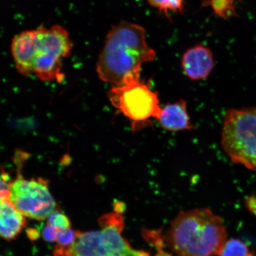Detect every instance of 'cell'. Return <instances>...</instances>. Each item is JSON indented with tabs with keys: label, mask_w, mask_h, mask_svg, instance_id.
<instances>
[{
	"label": "cell",
	"mask_w": 256,
	"mask_h": 256,
	"mask_svg": "<svg viewBox=\"0 0 256 256\" xmlns=\"http://www.w3.org/2000/svg\"><path fill=\"white\" fill-rule=\"evenodd\" d=\"M156 56V51L146 42L145 28L122 22L108 32L96 70L104 82L120 86L140 78L143 64Z\"/></svg>",
	"instance_id": "obj_1"
},
{
	"label": "cell",
	"mask_w": 256,
	"mask_h": 256,
	"mask_svg": "<svg viewBox=\"0 0 256 256\" xmlns=\"http://www.w3.org/2000/svg\"><path fill=\"white\" fill-rule=\"evenodd\" d=\"M226 238L222 219L206 208L179 214L162 238L178 256H218Z\"/></svg>",
	"instance_id": "obj_2"
},
{
	"label": "cell",
	"mask_w": 256,
	"mask_h": 256,
	"mask_svg": "<svg viewBox=\"0 0 256 256\" xmlns=\"http://www.w3.org/2000/svg\"><path fill=\"white\" fill-rule=\"evenodd\" d=\"M100 229L88 232H78L72 245H56L54 256H150L148 252L134 248L122 236L124 217L114 212L105 214L99 219Z\"/></svg>",
	"instance_id": "obj_3"
},
{
	"label": "cell",
	"mask_w": 256,
	"mask_h": 256,
	"mask_svg": "<svg viewBox=\"0 0 256 256\" xmlns=\"http://www.w3.org/2000/svg\"><path fill=\"white\" fill-rule=\"evenodd\" d=\"M73 48L68 32L60 25L43 26L19 34L12 40L11 52L16 68L22 75L33 73L34 64L39 60H62Z\"/></svg>",
	"instance_id": "obj_4"
},
{
	"label": "cell",
	"mask_w": 256,
	"mask_h": 256,
	"mask_svg": "<svg viewBox=\"0 0 256 256\" xmlns=\"http://www.w3.org/2000/svg\"><path fill=\"white\" fill-rule=\"evenodd\" d=\"M222 146L232 162L256 172V106L226 112Z\"/></svg>",
	"instance_id": "obj_5"
},
{
	"label": "cell",
	"mask_w": 256,
	"mask_h": 256,
	"mask_svg": "<svg viewBox=\"0 0 256 256\" xmlns=\"http://www.w3.org/2000/svg\"><path fill=\"white\" fill-rule=\"evenodd\" d=\"M108 95L114 106L130 120L134 130L150 126L151 119L158 120L161 114L158 92L140 78L114 86Z\"/></svg>",
	"instance_id": "obj_6"
},
{
	"label": "cell",
	"mask_w": 256,
	"mask_h": 256,
	"mask_svg": "<svg viewBox=\"0 0 256 256\" xmlns=\"http://www.w3.org/2000/svg\"><path fill=\"white\" fill-rule=\"evenodd\" d=\"M12 202L25 217L37 220L48 218L57 210L48 182L41 178H24L18 174L10 187Z\"/></svg>",
	"instance_id": "obj_7"
},
{
	"label": "cell",
	"mask_w": 256,
	"mask_h": 256,
	"mask_svg": "<svg viewBox=\"0 0 256 256\" xmlns=\"http://www.w3.org/2000/svg\"><path fill=\"white\" fill-rule=\"evenodd\" d=\"M215 66L212 51L202 44L188 49L182 57V67L186 76L192 80L206 79Z\"/></svg>",
	"instance_id": "obj_8"
},
{
	"label": "cell",
	"mask_w": 256,
	"mask_h": 256,
	"mask_svg": "<svg viewBox=\"0 0 256 256\" xmlns=\"http://www.w3.org/2000/svg\"><path fill=\"white\" fill-rule=\"evenodd\" d=\"M25 216L12 202L10 195L1 194L0 204V235L10 241L17 238L26 226Z\"/></svg>",
	"instance_id": "obj_9"
},
{
	"label": "cell",
	"mask_w": 256,
	"mask_h": 256,
	"mask_svg": "<svg viewBox=\"0 0 256 256\" xmlns=\"http://www.w3.org/2000/svg\"><path fill=\"white\" fill-rule=\"evenodd\" d=\"M158 120L163 129L172 132L191 130L194 128L188 112L186 102L184 99L162 108Z\"/></svg>",
	"instance_id": "obj_10"
},
{
	"label": "cell",
	"mask_w": 256,
	"mask_h": 256,
	"mask_svg": "<svg viewBox=\"0 0 256 256\" xmlns=\"http://www.w3.org/2000/svg\"><path fill=\"white\" fill-rule=\"evenodd\" d=\"M240 0H203L202 7L210 8L214 14L224 19L236 17V2Z\"/></svg>",
	"instance_id": "obj_11"
},
{
	"label": "cell",
	"mask_w": 256,
	"mask_h": 256,
	"mask_svg": "<svg viewBox=\"0 0 256 256\" xmlns=\"http://www.w3.org/2000/svg\"><path fill=\"white\" fill-rule=\"evenodd\" d=\"M219 256H256L250 248L241 240L236 238H230L226 240Z\"/></svg>",
	"instance_id": "obj_12"
},
{
	"label": "cell",
	"mask_w": 256,
	"mask_h": 256,
	"mask_svg": "<svg viewBox=\"0 0 256 256\" xmlns=\"http://www.w3.org/2000/svg\"><path fill=\"white\" fill-rule=\"evenodd\" d=\"M152 8L168 18L170 12H184L185 0H147Z\"/></svg>",
	"instance_id": "obj_13"
},
{
	"label": "cell",
	"mask_w": 256,
	"mask_h": 256,
	"mask_svg": "<svg viewBox=\"0 0 256 256\" xmlns=\"http://www.w3.org/2000/svg\"><path fill=\"white\" fill-rule=\"evenodd\" d=\"M47 224L58 230L71 228V222L65 214L56 210L47 218Z\"/></svg>",
	"instance_id": "obj_14"
},
{
	"label": "cell",
	"mask_w": 256,
	"mask_h": 256,
	"mask_svg": "<svg viewBox=\"0 0 256 256\" xmlns=\"http://www.w3.org/2000/svg\"><path fill=\"white\" fill-rule=\"evenodd\" d=\"M78 231L72 228L59 230L57 236V245L62 247H68L72 245L78 236Z\"/></svg>",
	"instance_id": "obj_15"
},
{
	"label": "cell",
	"mask_w": 256,
	"mask_h": 256,
	"mask_svg": "<svg viewBox=\"0 0 256 256\" xmlns=\"http://www.w3.org/2000/svg\"><path fill=\"white\" fill-rule=\"evenodd\" d=\"M58 231L59 230L47 224L44 227L42 235L43 238L47 242H56Z\"/></svg>",
	"instance_id": "obj_16"
},
{
	"label": "cell",
	"mask_w": 256,
	"mask_h": 256,
	"mask_svg": "<svg viewBox=\"0 0 256 256\" xmlns=\"http://www.w3.org/2000/svg\"><path fill=\"white\" fill-rule=\"evenodd\" d=\"M248 210L256 218V196L254 195L248 196L244 200Z\"/></svg>",
	"instance_id": "obj_17"
},
{
	"label": "cell",
	"mask_w": 256,
	"mask_h": 256,
	"mask_svg": "<svg viewBox=\"0 0 256 256\" xmlns=\"http://www.w3.org/2000/svg\"><path fill=\"white\" fill-rule=\"evenodd\" d=\"M27 234L28 238L33 240H36L38 238V236H39V234H38L39 232H38L37 230L34 229L28 230Z\"/></svg>",
	"instance_id": "obj_18"
},
{
	"label": "cell",
	"mask_w": 256,
	"mask_h": 256,
	"mask_svg": "<svg viewBox=\"0 0 256 256\" xmlns=\"http://www.w3.org/2000/svg\"><path fill=\"white\" fill-rule=\"evenodd\" d=\"M156 256H171L170 255L167 254V252H164L162 250H160L158 252V254H156Z\"/></svg>",
	"instance_id": "obj_19"
}]
</instances>
